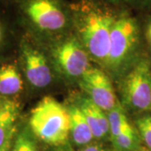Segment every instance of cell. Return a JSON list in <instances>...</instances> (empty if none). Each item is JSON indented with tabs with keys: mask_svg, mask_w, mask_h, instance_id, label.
I'll use <instances>...</instances> for the list:
<instances>
[{
	"mask_svg": "<svg viewBox=\"0 0 151 151\" xmlns=\"http://www.w3.org/2000/svg\"><path fill=\"white\" fill-rule=\"evenodd\" d=\"M70 11L83 47L92 57L107 63L111 31L118 15L108 7L90 0L72 4Z\"/></svg>",
	"mask_w": 151,
	"mask_h": 151,
	"instance_id": "cell-1",
	"label": "cell"
},
{
	"mask_svg": "<svg viewBox=\"0 0 151 151\" xmlns=\"http://www.w3.org/2000/svg\"><path fill=\"white\" fill-rule=\"evenodd\" d=\"M108 119L112 140L120 134L125 127L129 124L124 109L119 103H117L113 109L108 111Z\"/></svg>",
	"mask_w": 151,
	"mask_h": 151,
	"instance_id": "cell-13",
	"label": "cell"
},
{
	"mask_svg": "<svg viewBox=\"0 0 151 151\" xmlns=\"http://www.w3.org/2000/svg\"><path fill=\"white\" fill-rule=\"evenodd\" d=\"M19 108L14 102H4L0 112V151H7L16 128Z\"/></svg>",
	"mask_w": 151,
	"mask_h": 151,
	"instance_id": "cell-10",
	"label": "cell"
},
{
	"mask_svg": "<svg viewBox=\"0 0 151 151\" xmlns=\"http://www.w3.org/2000/svg\"><path fill=\"white\" fill-rule=\"evenodd\" d=\"M22 89L23 80L16 66L13 64L0 66V96H14Z\"/></svg>",
	"mask_w": 151,
	"mask_h": 151,
	"instance_id": "cell-12",
	"label": "cell"
},
{
	"mask_svg": "<svg viewBox=\"0 0 151 151\" xmlns=\"http://www.w3.org/2000/svg\"><path fill=\"white\" fill-rule=\"evenodd\" d=\"M81 151H108L103 146L98 145H86Z\"/></svg>",
	"mask_w": 151,
	"mask_h": 151,
	"instance_id": "cell-17",
	"label": "cell"
},
{
	"mask_svg": "<svg viewBox=\"0 0 151 151\" xmlns=\"http://www.w3.org/2000/svg\"><path fill=\"white\" fill-rule=\"evenodd\" d=\"M136 124L142 139L151 150V116L145 115L138 119Z\"/></svg>",
	"mask_w": 151,
	"mask_h": 151,
	"instance_id": "cell-16",
	"label": "cell"
},
{
	"mask_svg": "<svg viewBox=\"0 0 151 151\" xmlns=\"http://www.w3.org/2000/svg\"><path fill=\"white\" fill-rule=\"evenodd\" d=\"M4 35V26L3 21H2V19L0 18V45L3 42Z\"/></svg>",
	"mask_w": 151,
	"mask_h": 151,
	"instance_id": "cell-20",
	"label": "cell"
},
{
	"mask_svg": "<svg viewBox=\"0 0 151 151\" xmlns=\"http://www.w3.org/2000/svg\"><path fill=\"white\" fill-rule=\"evenodd\" d=\"M60 71L69 77H80L90 68L88 55L78 38L70 37L58 44L53 51Z\"/></svg>",
	"mask_w": 151,
	"mask_h": 151,
	"instance_id": "cell-6",
	"label": "cell"
},
{
	"mask_svg": "<svg viewBox=\"0 0 151 151\" xmlns=\"http://www.w3.org/2000/svg\"><path fill=\"white\" fill-rule=\"evenodd\" d=\"M79 108L86 118L93 138L103 139L110 134L108 115H106L103 110L92 103L89 97L81 99Z\"/></svg>",
	"mask_w": 151,
	"mask_h": 151,
	"instance_id": "cell-9",
	"label": "cell"
},
{
	"mask_svg": "<svg viewBox=\"0 0 151 151\" xmlns=\"http://www.w3.org/2000/svg\"><path fill=\"white\" fill-rule=\"evenodd\" d=\"M146 36H147V39L151 45V20L149 22L147 28H146Z\"/></svg>",
	"mask_w": 151,
	"mask_h": 151,
	"instance_id": "cell-19",
	"label": "cell"
},
{
	"mask_svg": "<svg viewBox=\"0 0 151 151\" xmlns=\"http://www.w3.org/2000/svg\"><path fill=\"white\" fill-rule=\"evenodd\" d=\"M3 104H4V102H2V100H1V98H0V112H1L2 107H3Z\"/></svg>",
	"mask_w": 151,
	"mask_h": 151,
	"instance_id": "cell-21",
	"label": "cell"
},
{
	"mask_svg": "<svg viewBox=\"0 0 151 151\" xmlns=\"http://www.w3.org/2000/svg\"><path fill=\"white\" fill-rule=\"evenodd\" d=\"M56 151H66V150H58Z\"/></svg>",
	"mask_w": 151,
	"mask_h": 151,
	"instance_id": "cell-22",
	"label": "cell"
},
{
	"mask_svg": "<svg viewBox=\"0 0 151 151\" xmlns=\"http://www.w3.org/2000/svg\"><path fill=\"white\" fill-rule=\"evenodd\" d=\"M15 2L23 19L41 32H59L69 23V15L60 0H15Z\"/></svg>",
	"mask_w": 151,
	"mask_h": 151,
	"instance_id": "cell-3",
	"label": "cell"
},
{
	"mask_svg": "<svg viewBox=\"0 0 151 151\" xmlns=\"http://www.w3.org/2000/svg\"><path fill=\"white\" fill-rule=\"evenodd\" d=\"M139 39V28L134 17L128 14L118 15L111 35L107 63L119 66L134 53Z\"/></svg>",
	"mask_w": 151,
	"mask_h": 151,
	"instance_id": "cell-4",
	"label": "cell"
},
{
	"mask_svg": "<svg viewBox=\"0 0 151 151\" xmlns=\"http://www.w3.org/2000/svg\"><path fill=\"white\" fill-rule=\"evenodd\" d=\"M124 103L130 109L144 112L151 108V66L140 60L128 73L123 83Z\"/></svg>",
	"mask_w": 151,
	"mask_h": 151,
	"instance_id": "cell-5",
	"label": "cell"
},
{
	"mask_svg": "<svg viewBox=\"0 0 151 151\" xmlns=\"http://www.w3.org/2000/svg\"><path fill=\"white\" fill-rule=\"evenodd\" d=\"M21 55L29 82L37 88L48 86L51 82V73L43 53L24 40L21 43Z\"/></svg>",
	"mask_w": 151,
	"mask_h": 151,
	"instance_id": "cell-8",
	"label": "cell"
},
{
	"mask_svg": "<svg viewBox=\"0 0 151 151\" xmlns=\"http://www.w3.org/2000/svg\"><path fill=\"white\" fill-rule=\"evenodd\" d=\"M126 3H133V4H149L150 3L151 0H118Z\"/></svg>",
	"mask_w": 151,
	"mask_h": 151,
	"instance_id": "cell-18",
	"label": "cell"
},
{
	"mask_svg": "<svg viewBox=\"0 0 151 151\" xmlns=\"http://www.w3.org/2000/svg\"><path fill=\"white\" fill-rule=\"evenodd\" d=\"M80 85L92 103L104 112L110 111L119 103L112 83L103 70L90 67L81 77Z\"/></svg>",
	"mask_w": 151,
	"mask_h": 151,
	"instance_id": "cell-7",
	"label": "cell"
},
{
	"mask_svg": "<svg viewBox=\"0 0 151 151\" xmlns=\"http://www.w3.org/2000/svg\"><path fill=\"white\" fill-rule=\"evenodd\" d=\"M29 126L34 134L50 145L66 143L70 135V114L55 98L45 97L33 108Z\"/></svg>",
	"mask_w": 151,
	"mask_h": 151,
	"instance_id": "cell-2",
	"label": "cell"
},
{
	"mask_svg": "<svg viewBox=\"0 0 151 151\" xmlns=\"http://www.w3.org/2000/svg\"><path fill=\"white\" fill-rule=\"evenodd\" d=\"M13 151H37L36 144L27 130H23L17 136Z\"/></svg>",
	"mask_w": 151,
	"mask_h": 151,
	"instance_id": "cell-15",
	"label": "cell"
},
{
	"mask_svg": "<svg viewBox=\"0 0 151 151\" xmlns=\"http://www.w3.org/2000/svg\"><path fill=\"white\" fill-rule=\"evenodd\" d=\"M114 146L120 150L135 151L139 147V137L134 128L129 124L120 134L113 139Z\"/></svg>",
	"mask_w": 151,
	"mask_h": 151,
	"instance_id": "cell-14",
	"label": "cell"
},
{
	"mask_svg": "<svg viewBox=\"0 0 151 151\" xmlns=\"http://www.w3.org/2000/svg\"><path fill=\"white\" fill-rule=\"evenodd\" d=\"M70 114V134L76 145H87L92 140L91 129L79 107L72 105L68 108Z\"/></svg>",
	"mask_w": 151,
	"mask_h": 151,
	"instance_id": "cell-11",
	"label": "cell"
}]
</instances>
